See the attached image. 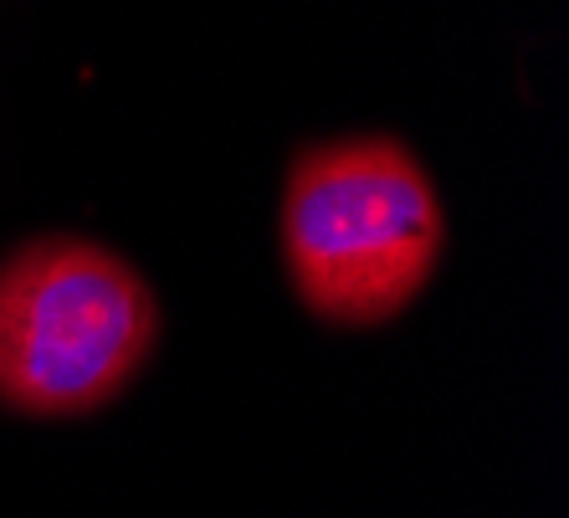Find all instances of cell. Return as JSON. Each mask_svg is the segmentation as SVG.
<instances>
[{
    "label": "cell",
    "instance_id": "6da1fadb",
    "mask_svg": "<svg viewBox=\"0 0 569 518\" xmlns=\"http://www.w3.org/2000/svg\"><path fill=\"white\" fill-rule=\"evenodd\" d=\"M282 257L329 323H380L426 288L441 257V206L396 139L308 149L282 196Z\"/></svg>",
    "mask_w": 569,
    "mask_h": 518
},
{
    "label": "cell",
    "instance_id": "7a4b0ae2",
    "mask_svg": "<svg viewBox=\"0 0 569 518\" xmlns=\"http://www.w3.org/2000/svg\"><path fill=\"white\" fill-rule=\"evenodd\" d=\"M154 333V292L93 241H31L0 267V400L21 416L98 411Z\"/></svg>",
    "mask_w": 569,
    "mask_h": 518
}]
</instances>
